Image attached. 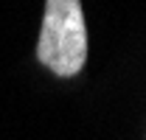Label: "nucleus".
Listing matches in <instances>:
<instances>
[{
	"instance_id": "obj_1",
	"label": "nucleus",
	"mask_w": 146,
	"mask_h": 140,
	"mask_svg": "<svg viewBox=\"0 0 146 140\" xmlns=\"http://www.w3.org/2000/svg\"><path fill=\"white\" fill-rule=\"evenodd\" d=\"M36 59L59 79H70L87 62V25L82 0H45Z\"/></svg>"
}]
</instances>
